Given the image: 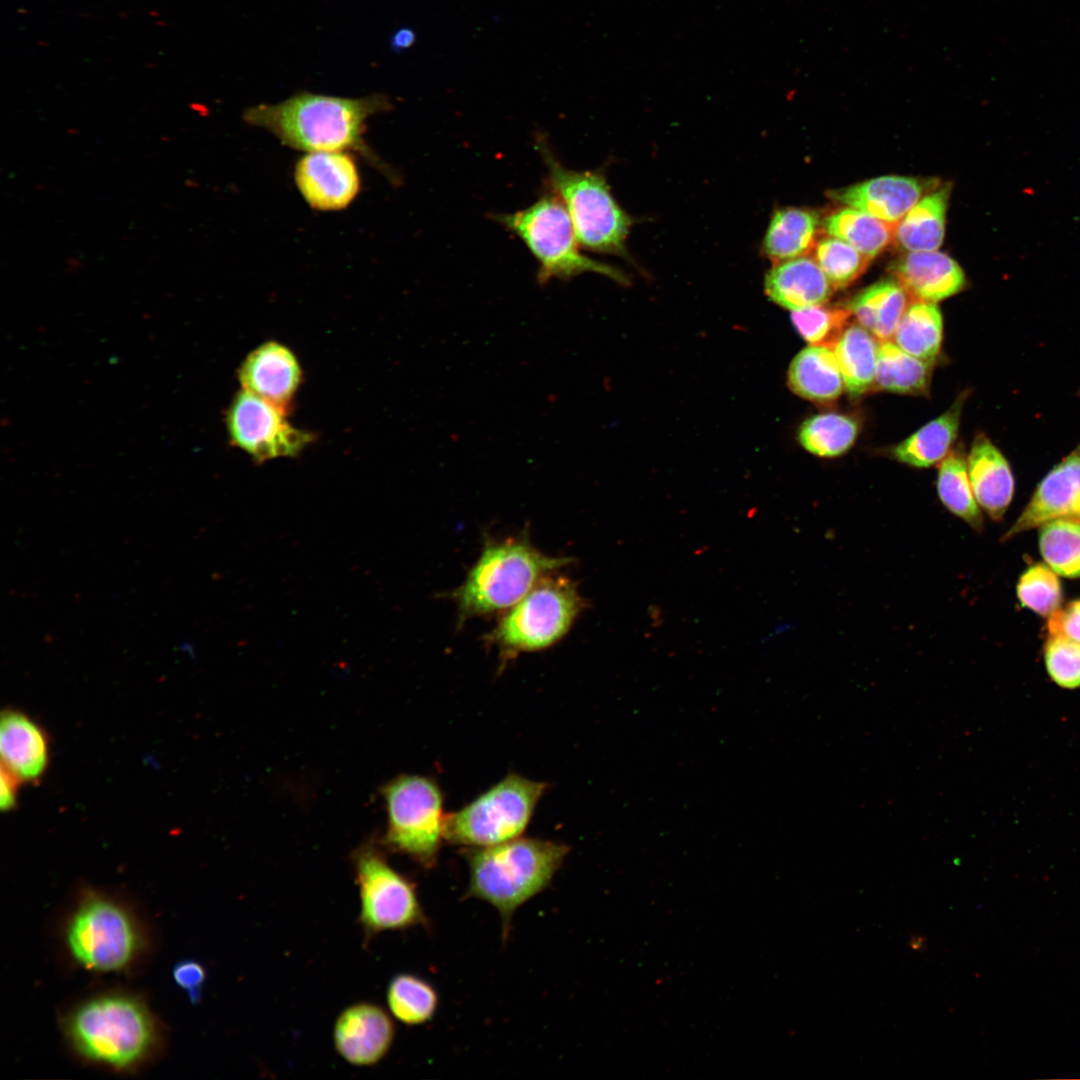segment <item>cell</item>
Segmentation results:
<instances>
[{
    "label": "cell",
    "mask_w": 1080,
    "mask_h": 1080,
    "mask_svg": "<svg viewBox=\"0 0 1080 1080\" xmlns=\"http://www.w3.org/2000/svg\"><path fill=\"white\" fill-rule=\"evenodd\" d=\"M416 41V33L410 28H401L394 33L391 39L393 49L401 51L410 48Z\"/></svg>",
    "instance_id": "cell-42"
},
{
    "label": "cell",
    "mask_w": 1080,
    "mask_h": 1080,
    "mask_svg": "<svg viewBox=\"0 0 1080 1080\" xmlns=\"http://www.w3.org/2000/svg\"><path fill=\"white\" fill-rule=\"evenodd\" d=\"M933 364L908 354L892 340L881 341L874 387L901 394H924L928 392Z\"/></svg>",
    "instance_id": "cell-29"
},
{
    "label": "cell",
    "mask_w": 1080,
    "mask_h": 1080,
    "mask_svg": "<svg viewBox=\"0 0 1080 1080\" xmlns=\"http://www.w3.org/2000/svg\"><path fill=\"white\" fill-rule=\"evenodd\" d=\"M967 471L974 497L988 516L1003 518L1014 495V477L1009 462L983 433L978 434L967 456Z\"/></svg>",
    "instance_id": "cell-19"
},
{
    "label": "cell",
    "mask_w": 1080,
    "mask_h": 1080,
    "mask_svg": "<svg viewBox=\"0 0 1080 1080\" xmlns=\"http://www.w3.org/2000/svg\"><path fill=\"white\" fill-rule=\"evenodd\" d=\"M565 577H542L499 621L489 640L505 653L537 651L559 641L583 608Z\"/></svg>",
    "instance_id": "cell-10"
},
{
    "label": "cell",
    "mask_w": 1080,
    "mask_h": 1080,
    "mask_svg": "<svg viewBox=\"0 0 1080 1080\" xmlns=\"http://www.w3.org/2000/svg\"><path fill=\"white\" fill-rule=\"evenodd\" d=\"M926 945V938L922 936H912L909 941V946L913 950L921 951Z\"/></svg>",
    "instance_id": "cell-43"
},
{
    "label": "cell",
    "mask_w": 1080,
    "mask_h": 1080,
    "mask_svg": "<svg viewBox=\"0 0 1080 1080\" xmlns=\"http://www.w3.org/2000/svg\"><path fill=\"white\" fill-rule=\"evenodd\" d=\"M18 780L3 767L1 768L0 808L4 811L16 805Z\"/></svg>",
    "instance_id": "cell-41"
},
{
    "label": "cell",
    "mask_w": 1080,
    "mask_h": 1080,
    "mask_svg": "<svg viewBox=\"0 0 1080 1080\" xmlns=\"http://www.w3.org/2000/svg\"><path fill=\"white\" fill-rule=\"evenodd\" d=\"M819 221L802 208H782L772 216L763 239L764 254L776 264L805 256L816 244Z\"/></svg>",
    "instance_id": "cell-26"
},
{
    "label": "cell",
    "mask_w": 1080,
    "mask_h": 1080,
    "mask_svg": "<svg viewBox=\"0 0 1080 1080\" xmlns=\"http://www.w3.org/2000/svg\"><path fill=\"white\" fill-rule=\"evenodd\" d=\"M391 108L390 98L380 93L351 98L299 91L277 103L250 106L242 119L295 150L357 154L389 182L399 184V175L365 140L367 121Z\"/></svg>",
    "instance_id": "cell-1"
},
{
    "label": "cell",
    "mask_w": 1080,
    "mask_h": 1080,
    "mask_svg": "<svg viewBox=\"0 0 1080 1080\" xmlns=\"http://www.w3.org/2000/svg\"><path fill=\"white\" fill-rule=\"evenodd\" d=\"M880 341L858 323H850L833 347L844 387L858 398L874 387Z\"/></svg>",
    "instance_id": "cell-25"
},
{
    "label": "cell",
    "mask_w": 1080,
    "mask_h": 1080,
    "mask_svg": "<svg viewBox=\"0 0 1080 1080\" xmlns=\"http://www.w3.org/2000/svg\"><path fill=\"white\" fill-rule=\"evenodd\" d=\"M824 227L829 236L847 242L871 260L894 240L896 224L849 207L828 216Z\"/></svg>",
    "instance_id": "cell-30"
},
{
    "label": "cell",
    "mask_w": 1080,
    "mask_h": 1080,
    "mask_svg": "<svg viewBox=\"0 0 1080 1080\" xmlns=\"http://www.w3.org/2000/svg\"><path fill=\"white\" fill-rule=\"evenodd\" d=\"M569 850L563 843L520 837L469 848L464 898L482 900L497 910L506 941L516 910L550 886Z\"/></svg>",
    "instance_id": "cell-2"
},
{
    "label": "cell",
    "mask_w": 1080,
    "mask_h": 1080,
    "mask_svg": "<svg viewBox=\"0 0 1080 1080\" xmlns=\"http://www.w3.org/2000/svg\"><path fill=\"white\" fill-rule=\"evenodd\" d=\"M923 184L912 177L881 176L833 191L831 198L888 223L897 224L920 200Z\"/></svg>",
    "instance_id": "cell-18"
},
{
    "label": "cell",
    "mask_w": 1080,
    "mask_h": 1080,
    "mask_svg": "<svg viewBox=\"0 0 1080 1080\" xmlns=\"http://www.w3.org/2000/svg\"><path fill=\"white\" fill-rule=\"evenodd\" d=\"M937 492L942 504L976 531L983 528V517L974 497L967 463L962 452L953 450L940 462Z\"/></svg>",
    "instance_id": "cell-32"
},
{
    "label": "cell",
    "mask_w": 1080,
    "mask_h": 1080,
    "mask_svg": "<svg viewBox=\"0 0 1080 1080\" xmlns=\"http://www.w3.org/2000/svg\"><path fill=\"white\" fill-rule=\"evenodd\" d=\"M69 950L87 969L109 972L127 967L141 939L130 914L118 903L89 896L78 906L66 929Z\"/></svg>",
    "instance_id": "cell-11"
},
{
    "label": "cell",
    "mask_w": 1080,
    "mask_h": 1080,
    "mask_svg": "<svg viewBox=\"0 0 1080 1080\" xmlns=\"http://www.w3.org/2000/svg\"><path fill=\"white\" fill-rule=\"evenodd\" d=\"M949 188L943 186L919 200L896 224L894 240L908 252L937 250L945 234Z\"/></svg>",
    "instance_id": "cell-27"
},
{
    "label": "cell",
    "mask_w": 1080,
    "mask_h": 1080,
    "mask_svg": "<svg viewBox=\"0 0 1080 1080\" xmlns=\"http://www.w3.org/2000/svg\"><path fill=\"white\" fill-rule=\"evenodd\" d=\"M1044 663L1050 679L1061 688L1080 687V643L1062 635H1049Z\"/></svg>",
    "instance_id": "cell-38"
},
{
    "label": "cell",
    "mask_w": 1080,
    "mask_h": 1080,
    "mask_svg": "<svg viewBox=\"0 0 1080 1080\" xmlns=\"http://www.w3.org/2000/svg\"><path fill=\"white\" fill-rule=\"evenodd\" d=\"M942 339L943 318L935 303L909 302L894 332V343L908 354L934 363Z\"/></svg>",
    "instance_id": "cell-28"
},
{
    "label": "cell",
    "mask_w": 1080,
    "mask_h": 1080,
    "mask_svg": "<svg viewBox=\"0 0 1080 1080\" xmlns=\"http://www.w3.org/2000/svg\"><path fill=\"white\" fill-rule=\"evenodd\" d=\"M352 864L364 945L382 932L428 925L415 884L395 870L376 846H360L352 854Z\"/></svg>",
    "instance_id": "cell-9"
},
{
    "label": "cell",
    "mask_w": 1080,
    "mask_h": 1080,
    "mask_svg": "<svg viewBox=\"0 0 1080 1080\" xmlns=\"http://www.w3.org/2000/svg\"><path fill=\"white\" fill-rule=\"evenodd\" d=\"M1022 606L1043 616L1050 617L1062 602V588L1057 574L1048 566L1037 563L1020 576L1016 587Z\"/></svg>",
    "instance_id": "cell-37"
},
{
    "label": "cell",
    "mask_w": 1080,
    "mask_h": 1080,
    "mask_svg": "<svg viewBox=\"0 0 1080 1080\" xmlns=\"http://www.w3.org/2000/svg\"><path fill=\"white\" fill-rule=\"evenodd\" d=\"M788 384L800 397L816 402L835 401L845 389L833 348L810 345L801 350L788 369Z\"/></svg>",
    "instance_id": "cell-22"
},
{
    "label": "cell",
    "mask_w": 1080,
    "mask_h": 1080,
    "mask_svg": "<svg viewBox=\"0 0 1080 1080\" xmlns=\"http://www.w3.org/2000/svg\"><path fill=\"white\" fill-rule=\"evenodd\" d=\"M891 270L909 298L916 301L936 303L966 286L959 264L937 250L908 252L892 264Z\"/></svg>",
    "instance_id": "cell-17"
},
{
    "label": "cell",
    "mask_w": 1080,
    "mask_h": 1080,
    "mask_svg": "<svg viewBox=\"0 0 1080 1080\" xmlns=\"http://www.w3.org/2000/svg\"><path fill=\"white\" fill-rule=\"evenodd\" d=\"M386 1002L395 1019L404 1025L418 1026L433 1019L439 997L427 980L414 974L400 973L392 977L387 986Z\"/></svg>",
    "instance_id": "cell-31"
},
{
    "label": "cell",
    "mask_w": 1080,
    "mask_h": 1080,
    "mask_svg": "<svg viewBox=\"0 0 1080 1080\" xmlns=\"http://www.w3.org/2000/svg\"><path fill=\"white\" fill-rule=\"evenodd\" d=\"M1060 518L1080 521V443L1041 480L1003 540Z\"/></svg>",
    "instance_id": "cell-15"
},
{
    "label": "cell",
    "mask_w": 1080,
    "mask_h": 1080,
    "mask_svg": "<svg viewBox=\"0 0 1080 1080\" xmlns=\"http://www.w3.org/2000/svg\"><path fill=\"white\" fill-rule=\"evenodd\" d=\"M517 235L537 260V281L570 280L591 272L625 284L627 278L615 267L599 262L580 251L571 219L559 198L546 191L525 209L494 216Z\"/></svg>",
    "instance_id": "cell-6"
},
{
    "label": "cell",
    "mask_w": 1080,
    "mask_h": 1080,
    "mask_svg": "<svg viewBox=\"0 0 1080 1080\" xmlns=\"http://www.w3.org/2000/svg\"><path fill=\"white\" fill-rule=\"evenodd\" d=\"M396 1028L389 1013L378 1004L357 1002L346 1007L333 1027L336 1052L359 1067L379 1063L390 1051Z\"/></svg>",
    "instance_id": "cell-14"
},
{
    "label": "cell",
    "mask_w": 1080,
    "mask_h": 1080,
    "mask_svg": "<svg viewBox=\"0 0 1080 1080\" xmlns=\"http://www.w3.org/2000/svg\"><path fill=\"white\" fill-rule=\"evenodd\" d=\"M547 787L518 774L507 775L446 816L445 842L480 848L520 837Z\"/></svg>",
    "instance_id": "cell-7"
},
{
    "label": "cell",
    "mask_w": 1080,
    "mask_h": 1080,
    "mask_svg": "<svg viewBox=\"0 0 1080 1080\" xmlns=\"http://www.w3.org/2000/svg\"><path fill=\"white\" fill-rule=\"evenodd\" d=\"M0 750L2 767L18 781H37L47 768V737L33 719L20 711H3Z\"/></svg>",
    "instance_id": "cell-20"
},
{
    "label": "cell",
    "mask_w": 1080,
    "mask_h": 1080,
    "mask_svg": "<svg viewBox=\"0 0 1080 1080\" xmlns=\"http://www.w3.org/2000/svg\"><path fill=\"white\" fill-rule=\"evenodd\" d=\"M764 288L773 302L791 311L824 305L834 290L815 259L805 256L775 264Z\"/></svg>",
    "instance_id": "cell-21"
},
{
    "label": "cell",
    "mask_w": 1080,
    "mask_h": 1080,
    "mask_svg": "<svg viewBox=\"0 0 1080 1080\" xmlns=\"http://www.w3.org/2000/svg\"><path fill=\"white\" fill-rule=\"evenodd\" d=\"M226 425L232 444L257 463L296 456L313 440L311 433L293 427L286 413L245 390L234 397Z\"/></svg>",
    "instance_id": "cell-12"
},
{
    "label": "cell",
    "mask_w": 1080,
    "mask_h": 1080,
    "mask_svg": "<svg viewBox=\"0 0 1080 1080\" xmlns=\"http://www.w3.org/2000/svg\"><path fill=\"white\" fill-rule=\"evenodd\" d=\"M852 313L844 307L811 306L792 311L791 320L798 333L811 345L833 348Z\"/></svg>",
    "instance_id": "cell-36"
},
{
    "label": "cell",
    "mask_w": 1080,
    "mask_h": 1080,
    "mask_svg": "<svg viewBox=\"0 0 1080 1080\" xmlns=\"http://www.w3.org/2000/svg\"><path fill=\"white\" fill-rule=\"evenodd\" d=\"M909 304V296L896 279L878 281L856 294L846 307L857 323L879 341L891 340Z\"/></svg>",
    "instance_id": "cell-23"
},
{
    "label": "cell",
    "mask_w": 1080,
    "mask_h": 1080,
    "mask_svg": "<svg viewBox=\"0 0 1080 1080\" xmlns=\"http://www.w3.org/2000/svg\"><path fill=\"white\" fill-rule=\"evenodd\" d=\"M243 390L287 414L301 383L297 358L286 346L270 341L253 350L239 369Z\"/></svg>",
    "instance_id": "cell-16"
},
{
    "label": "cell",
    "mask_w": 1080,
    "mask_h": 1080,
    "mask_svg": "<svg viewBox=\"0 0 1080 1080\" xmlns=\"http://www.w3.org/2000/svg\"><path fill=\"white\" fill-rule=\"evenodd\" d=\"M570 561L544 555L526 540L486 544L454 593L461 619L513 607L542 577Z\"/></svg>",
    "instance_id": "cell-4"
},
{
    "label": "cell",
    "mask_w": 1080,
    "mask_h": 1080,
    "mask_svg": "<svg viewBox=\"0 0 1080 1080\" xmlns=\"http://www.w3.org/2000/svg\"><path fill=\"white\" fill-rule=\"evenodd\" d=\"M814 259L834 288H844L854 282L867 268L870 259L847 242L822 238L814 246Z\"/></svg>",
    "instance_id": "cell-35"
},
{
    "label": "cell",
    "mask_w": 1080,
    "mask_h": 1080,
    "mask_svg": "<svg viewBox=\"0 0 1080 1080\" xmlns=\"http://www.w3.org/2000/svg\"><path fill=\"white\" fill-rule=\"evenodd\" d=\"M965 397L960 396L942 415L933 419L892 449L899 462L927 468L941 462L957 438Z\"/></svg>",
    "instance_id": "cell-24"
},
{
    "label": "cell",
    "mask_w": 1080,
    "mask_h": 1080,
    "mask_svg": "<svg viewBox=\"0 0 1080 1080\" xmlns=\"http://www.w3.org/2000/svg\"><path fill=\"white\" fill-rule=\"evenodd\" d=\"M65 1031L83 1057L117 1069L141 1062L156 1041V1027L144 1004L128 995L90 999L67 1017Z\"/></svg>",
    "instance_id": "cell-3"
},
{
    "label": "cell",
    "mask_w": 1080,
    "mask_h": 1080,
    "mask_svg": "<svg viewBox=\"0 0 1080 1080\" xmlns=\"http://www.w3.org/2000/svg\"><path fill=\"white\" fill-rule=\"evenodd\" d=\"M173 978L176 984L187 992L192 1002L200 999L206 979L205 969L200 963L194 960L179 962L173 969Z\"/></svg>",
    "instance_id": "cell-40"
},
{
    "label": "cell",
    "mask_w": 1080,
    "mask_h": 1080,
    "mask_svg": "<svg viewBox=\"0 0 1080 1080\" xmlns=\"http://www.w3.org/2000/svg\"><path fill=\"white\" fill-rule=\"evenodd\" d=\"M1039 548L1046 564L1066 578L1080 577V521L1054 519L1042 524Z\"/></svg>",
    "instance_id": "cell-34"
},
{
    "label": "cell",
    "mask_w": 1080,
    "mask_h": 1080,
    "mask_svg": "<svg viewBox=\"0 0 1080 1080\" xmlns=\"http://www.w3.org/2000/svg\"><path fill=\"white\" fill-rule=\"evenodd\" d=\"M387 812L384 843L424 868L433 867L445 841L442 791L432 778L400 775L382 788Z\"/></svg>",
    "instance_id": "cell-8"
},
{
    "label": "cell",
    "mask_w": 1080,
    "mask_h": 1080,
    "mask_svg": "<svg viewBox=\"0 0 1080 1080\" xmlns=\"http://www.w3.org/2000/svg\"><path fill=\"white\" fill-rule=\"evenodd\" d=\"M1047 628L1049 635H1062L1080 643V599L1048 617Z\"/></svg>",
    "instance_id": "cell-39"
},
{
    "label": "cell",
    "mask_w": 1080,
    "mask_h": 1080,
    "mask_svg": "<svg viewBox=\"0 0 1080 1080\" xmlns=\"http://www.w3.org/2000/svg\"><path fill=\"white\" fill-rule=\"evenodd\" d=\"M536 144L547 167L546 187L564 205L580 246L598 253L625 254L631 219L614 199L604 175L567 168L543 137Z\"/></svg>",
    "instance_id": "cell-5"
},
{
    "label": "cell",
    "mask_w": 1080,
    "mask_h": 1080,
    "mask_svg": "<svg viewBox=\"0 0 1080 1080\" xmlns=\"http://www.w3.org/2000/svg\"><path fill=\"white\" fill-rule=\"evenodd\" d=\"M859 432L858 422L840 413H822L805 420L798 432L801 446L819 457H837L846 453L855 443Z\"/></svg>",
    "instance_id": "cell-33"
},
{
    "label": "cell",
    "mask_w": 1080,
    "mask_h": 1080,
    "mask_svg": "<svg viewBox=\"0 0 1080 1080\" xmlns=\"http://www.w3.org/2000/svg\"><path fill=\"white\" fill-rule=\"evenodd\" d=\"M293 178L307 205L321 212L346 209L361 190V175L354 154L345 151L303 154L295 163Z\"/></svg>",
    "instance_id": "cell-13"
}]
</instances>
